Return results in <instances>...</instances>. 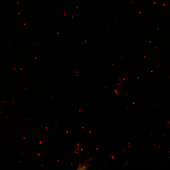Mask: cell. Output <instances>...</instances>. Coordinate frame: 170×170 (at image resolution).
<instances>
[]
</instances>
